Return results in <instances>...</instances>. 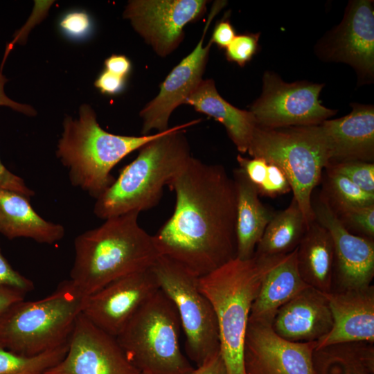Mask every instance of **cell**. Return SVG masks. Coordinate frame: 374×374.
<instances>
[{"label":"cell","mask_w":374,"mask_h":374,"mask_svg":"<svg viewBox=\"0 0 374 374\" xmlns=\"http://www.w3.org/2000/svg\"><path fill=\"white\" fill-rule=\"evenodd\" d=\"M184 104L221 123L238 150L247 152L257 125L255 118L250 111L238 109L225 100L219 94L214 80H202Z\"/></svg>","instance_id":"obj_23"},{"label":"cell","mask_w":374,"mask_h":374,"mask_svg":"<svg viewBox=\"0 0 374 374\" xmlns=\"http://www.w3.org/2000/svg\"><path fill=\"white\" fill-rule=\"evenodd\" d=\"M226 1L213 3L201 38L193 51L177 64L160 86L159 93L141 111L143 120L141 134L150 135L166 131L172 112L184 104L187 98L202 82L213 42L204 45L206 33L215 15L225 6Z\"/></svg>","instance_id":"obj_12"},{"label":"cell","mask_w":374,"mask_h":374,"mask_svg":"<svg viewBox=\"0 0 374 374\" xmlns=\"http://www.w3.org/2000/svg\"><path fill=\"white\" fill-rule=\"evenodd\" d=\"M125 78L104 70L95 81V86L103 93L114 95L120 93L125 87Z\"/></svg>","instance_id":"obj_39"},{"label":"cell","mask_w":374,"mask_h":374,"mask_svg":"<svg viewBox=\"0 0 374 374\" xmlns=\"http://www.w3.org/2000/svg\"><path fill=\"white\" fill-rule=\"evenodd\" d=\"M306 229L304 216L296 201L292 198L288 207L274 215L253 256L273 257L290 253L298 247Z\"/></svg>","instance_id":"obj_27"},{"label":"cell","mask_w":374,"mask_h":374,"mask_svg":"<svg viewBox=\"0 0 374 374\" xmlns=\"http://www.w3.org/2000/svg\"><path fill=\"white\" fill-rule=\"evenodd\" d=\"M271 326L292 342H317L330 331L332 317L324 293L308 287L277 311Z\"/></svg>","instance_id":"obj_19"},{"label":"cell","mask_w":374,"mask_h":374,"mask_svg":"<svg viewBox=\"0 0 374 374\" xmlns=\"http://www.w3.org/2000/svg\"><path fill=\"white\" fill-rule=\"evenodd\" d=\"M189 374H226L220 352L207 359L202 365L194 368Z\"/></svg>","instance_id":"obj_42"},{"label":"cell","mask_w":374,"mask_h":374,"mask_svg":"<svg viewBox=\"0 0 374 374\" xmlns=\"http://www.w3.org/2000/svg\"><path fill=\"white\" fill-rule=\"evenodd\" d=\"M296 248L290 253L277 256L264 274L251 305L249 321L271 324L283 305L310 287L298 271Z\"/></svg>","instance_id":"obj_21"},{"label":"cell","mask_w":374,"mask_h":374,"mask_svg":"<svg viewBox=\"0 0 374 374\" xmlns=\"http://www.w3.org/2000/svg\"><path fill=\"white\" fill-rule=\"evenodd\" d=\"M330 206L339 222L349 232L373 240L374 204L362 206Z\"/></svg>","instance_id":"obj_30"},{"label":"cell","mask_w":374,"mask_h":374,"mask_svg":"<svg viewBox=\"0 0 374 374\" xmlns=\"http://www.w3.org/2000/svg\"><path fill=\"white\" fill-rule=\"evenodd\" d=\"M314 374H374V343L348 341L315 348Z\"/></svg>","instance_id":"obj_26"},{"label":"cell","mask_w":374,"mask_h":374,"mask_svg":"<svg viewBox=\"0 0 374 374\" xmlns=\"http://www.w3.org/2000/svg\"><path fill=\"white\" fill-rule=\"evenodd\" d=\"M233 179L236 192L237 258L249 260L274 213L262 204L257 188L242 169L234 170Z\"/></svg>","instance_id":"obj_24"},{"label":"cell","mask_w":374,"mask_h":374,"mask_svg":"<svg viewBox=\"0 0 374 374\" xmlns=\"http://www.w3.org/2000/svg\"><path fill=\"white\" fill-rule=\"evenodd\" d=\"M69 341L37 355H24L0 346V374H44L66 355Z\"/></svg>","instance_id":"obj_28"},{"label":"cell","mask_w":374,"mask_h":374,"mask_svg":"<svg viewBox=\"0 0 374 374\" xmlns=\"http://www.w3.org/2000/svg\"><path fill=\"white\" fill-rule=\"evenodd\" d=\"M373 1H352L341 22L322 46L328 60L351 65L361 78L374 73V10Z\"/></svg>","instance_id":"obj_17"},{"label":"cell","mask_w":374,"mask_h":374,"mask_svg":"<svg viewBox=\"0 0 374 374\" xmlns=\"http://www.w3.org/2000/svg\"><path fill=\"white\" fill-rule=\"evenodd\" d=\"M59 25L66 36L73 39H80L90 33L92 24L87 12L75 10L65 14Z\"/></svg>","instance_id":"obj_33"},{"label":"cell","mask_w":374,"mask_h":374,"mask_svg":"<svg viewBox=\"0 0 374 374\" xmlns=\"http://www.w3.org/2000/svg\"><path fill=\"white\" fill-rule=\"evenodd\" d=\"M325 169L341 174L365 192L374 195V164L361 161L331 163Z\"/></svg>","instance_id":"obj_31"},{"label":"cell","mask_w":374,"mask_h":374,"mask_svg":"<svg viewBox=\"0 0 374 374\" xmlns=\"http://www.w3.org/2000/svg\"><path fill=\"white\" fill-rule=\"evenodd\" d=\"M105 70L125 78L131 70L130 60L123 55H112L105 60Z\"/></svg>","instance_id":"obj_41"},{"label":"cell","mask_w":374,"mask_h":374,"mask_svg":"<svg viewBox=\"0 0 374 374\" xmlns=\"http://www.w3.org/2000/svg\"><path fill=\"white\" fill-rule=\"evenodd\" d=\"M262 91L251 106L257 125L268 128L315 125L335 115L319 100L323 84L287 83L271 71L262 78Z\"/></svg>","instance_id":"obj_10"},{"label":"cell","mask_w":374,"mask_h":374,"mask_svg":"<svg viewBox=\"0 0 374 374\" xmlns=\"http://www.w3.org/2000/svg\"><path fill=\"white\" fill-rule=\"evenodd\" d=\"M44 374H141L129 361L116 337L104 332L82 313L69 339L63 359Z\"/></svg>","instance_id":"obj_14"},{"label":"cell","mask_w":374,"mask_h":374,"mask_svg":"<svg viewBox=\"0 0 374 374\" xmlns=\"http://www.w3.org/2000/svg\"><path fill=\"white\" fill-rule=\"evenodd\" d=\"M161 133L139 136L109 133L100 126L93 109L84 104L78 118H64L56 155L67 168L71 184L96 199L114 181L113 168Z\"/></svg>","instance_id":"obj_4"},{"label":"cell","mask_w":374,"mask_h":374,"mask_svg":"<svg viewBox=\"0 0 374 374\" xmlns=\"http://www.w3.org/2000/svg\"><path fill=\"white\" fill-rule=\"evenodd\" d=\"M199 121L172 127L141 148L136 158L96 199L94 214L106 220L155 206L163 187L168 186L191 157L185 130Z\"/></svg>","instance_id":"obj_3"},{"label":"cell","mask_w":374,"mask_h":374,"mask_svg":"<svg viewBox=\"0 0 374 374\" xmlns=\"http://www.w3.org/2000/svg\"><path fill=\"white\" fill-rule=\"evenodd\" d=\"M260 35V33L235 35L226 48V60L240 66H244L258 51Z\"/></svg>","instance_id":"obj_32"},{"label":"cell","mask_w":374,"mask_h":374,"mask_svg":"<svg viewBox=\"0 0 374 374\" xmlns=\"http://www.w3.org/2000/svg\"><path fill=\"white\" fill-rule=\"evenodd\" d=\"M181 329L175 304L159 289L116 339L129 361L142 374H189L194 368L181 352Z\"/></svg>","instance_id":"obj_8"},{"label":"cell","mask_w":374,"mask_h":374,"mask_svg":"<svg viewBox=\"0 0 374 374\" xmlns=\"http://www.w3.org/2000/svg\"><path fill=\"white\" fill-rule=\"evenodd\" d=\"M2 287L15 288L26 294L34 289V284L12 267L0 248V287Z\"/></svg>","instance_id":"obj_35"},{"label":"cell","mask_w":374,"mask_h":374,"mask_svg":"<svg viewBox=\"0 0 374 374\" xmlns=\"http://www.w3.org/2000/svg\"><path fill=\"white\" fill-rule=\"evenodd\" d=\"M12 48V46H10L8 44L6 46L3 61L0 66V106L9 107L13 110L19 112L27 116H35L37 114V112L32 107L28 105L21 104L13 101L12 100L9 98L4 92V85L8 82V79L3 74V67L4 66L6 57Z\"/></svg>","instance_id":"obj_38"},{"label":"cell","mask_w":374,"mask_h":374,"mask_svg":"<svg viewBox=\"0 0 374 374\" xmlns=\"http://www.w3.org/2000/svg\"><path fill=\"white\" fill-rule=\"evenodd\" d=\"M0 189L8 190L21 193L29 198L35 195L34 190L26 184L20 177L11 172L5 167L0 159Z\"/></svg>","instance_id":"obj_37"},{"label":"cell","mask_w":374,"mask_h":374,"mask_svg":"<svg viewBox=\"0 0 374 374\" xmlns=\"http://www.w3.org/2000/svg\"><path fill=\"white\" fill-rule=\"evenodd\" d=\"M351 106L353 110L348 115L319 124L327 148L328 164L347 161L373 163V106L357 103Z\"/></svg>","instance_id":"obj_18"},{"label":"cell","mask_w":374,"mask_h":374,"mask_svg":"<svg viewBox=\"0 0 374 374\" xmlns=\"http://www.w3.org/2000/svg\"><path fill=\"white\" fill-rule=\"evenodd\" d=\"M237 161L240 168L243 170L249 181L257 190L263 184L267 172L268 162L260 157L248 159L238 154Z\"/></svg>","instance_id":"obj_36"},{"label":"cell","mask_w":374,"mask_h":374,"mask_svg":"<svg viewBox=\"0 0 374 374\" xmlns=\"http://www.w3.org/2000/svg\"><path fill=\"white\" fill-rule=\"evenodd\" d=\"M290 190V183L283 170L275 163L268 162L267 176L258 189L259 195L274 197Z\"/></svg>","instance_id":"obj_34"},{"label":"cell","mask_w":374,"mask_h":374,"mask_svg":"<svg viewBox=\"0 0 374 374\" xmlns=\"http://www.w3.org/2000/svg\"><path fill=\"white\" fill-rule=\"evenodd\" d=\"M159 285L152 269L116 279L88 296L82 314L96 326L116 337Z\"/></svg>","instance_id":"obj_15"},{"label":"cell","mask_w":374,"mask_h":374,"mask_svg":"<svg viewBox=\"0 0 374 374\" xmlns=\"http://www.w3.org/2000/svg\"><path fill=\"white\" fill-rule=\"evenodd\" d=\"M52 3L53 1H35V7L37 8L36 16L35 13H33L31 17L27 21V23L24 25V26L21 28L19 30V31L17 32V34L15 36L14 40L11 42L12 45H14V44H15L16 42L21 43L22 42L25 41V37H27V34L28 31L33 27L32 23L34 22V24H37L39 22V21H35L34 19L42 12L47 11L50 6L52 4Z\"/></svg>","instance_id":"obj_44"},{"label":"cell","mask_w":374,"mask_h":374,"mask_svg":"<svg viewBox=\"0 0 374 374\" xmlns=\"http://www.w3.org/2000/svg\"><path fill=\"white\" fill-rule=\"evenodd\" d=\"M26 293L11 287H0V316L13 304L24 300Z\"/></svg>","instance_id":"obj_43"},{"label":"cell","mask_w":374,"mask_h":374,"mask_svg":"<svg viewBox=\"0 0 374 374\" xmlns=\"http://www.w3.org/2000/svg\"><path fill=\"white\" fill-rule=\"evenodd\" d=\"M159 288L175 304L186 337V350L197 366L220 352L213 308L199 287V278L171 260L159 256L151 267Z\"/></svg>","instance_id":"obj_9"},{"label":"cell","mask_w":374,"mask_h":374,"mask_svg":"<svg viewBox=\"0 0 374 374\" xmlns=\"http://www.w3.org/2000/svg\"><path fill=\"white\" fill-rule=\"evenodd\" d=\"M334 244L332 236L316 220L307 228L296 248V265L303 280L323 293L332 288Z\"/></svg>","instance_id":"obj_25"},{"label":"cell","mask_w":374,"mask_h":374,"mask_svg":"<svg viewBox=\"0 0 374 374\" xmlns=\"http://www.w3.org/2000/svg\"><path fill=\"white\" fill-rule=\"evenodd\" d=\"M168 186L174 211L153 235L160 256L197 278L237 258L236 192L225 168L191 157Z\"/></svg>","instance_id":"obj_1"},{"label":"cell","mask_w":374,"mask_h":374,"mask_svg":"<svg viewBox=\"0 0 374 374\" xmlns=\"http://www.w3.org/2000/svg\"><path fill=\"white\" fill-rule=\"evenodd\" d=\"M29 197L0 189V234L8 239L26 238L41 244H53L65 235L64 227L42 217Z\"/></svg>","instance_id":"obj_22"},{"label":"cell","mask_w":374,"mask_h":374,"mask_svg":"<svg viewBox=\"0 0 374 374\" xmlns=\"http://www.w3.org/2000/svg\"><path fill=\"white\" fill-rule=\"evenodd\" d=\"M235 31L227 19L223 18L214 28L211 40L220 48H226L235 37Z\"/></svg>","instance_id":"obj_40"},{"label":"cell","mask_w":374,"mask_h":374,"mask_svg":"<svg viewBox=\"0 0 374 374\" xmlns=\"http://www.w3.org/2000/svg\"><path fill=\"white\" fill-rule=\"evenodd\" d=\"M247 152L283 170L308 228L314 221L312 193L329 162L319 124L280 128L256 125Z\"/></svg>","instance_id":"obj_7"},{"label":"cell","mask_w":374,"mask_h":374,"mask_svg":"<svg viewBox=\"0 0 374 374\" xmlns=\"http://www.w3.org/2000/svg\"><path fill=\"white\" fill-rule=\"evenodd\" d=\"M277 256L235 258L198 279L216 315L226 374H245L244 343L251 305L264 274Z\"/></svg>","instance_id":"obj_5"},{"label":"cell","mask_w":374,"mask_h":374,"mask_svg":"<svg viewBox=\"0 0 374 374\" xmlns=\"http://www.w3.org/2000/svg\"><path fill=\"white\" fill-rule=\"evenodd\" d=\"M326 170V192L323 194L330 204L354 206L374 204V195L365 192L346 177Z\"/></svg>","instance_id":"obj_29"},{"label":"cell","mask_w":374,"mask_h":374,"mask_svg":"<svg viewBox=\"0 0 374 374\" xmlns=\"http://www.w3.org/2000/svg\"><path fill=\"white\" fill-rule=\"evenodd\" d=\"M141 374H142V373H141Z\"/></svg>","instance_id":"obj_45"},{"label":"cell","mask_w":374,"mask_h":374,"mask_svg":"<svg viewBox=\"0 0 374 374\" xmlns=\"http://www.w3.org/2000/svg\"><path fill=\"white\" fill-rule=\"evenodd\" d=\"M205 0H132L123 17L160 57L172 53L183 41L184 27L206 12Z\"/></svg>","instance_id":"obj_11"},{"label":"cell","mask_w":374,"mask_h":374,"mask_svg":"<svg viewBox=\"0 0 374 374\" xmlns=\"http://www.w3.org/2000/svg\"><path fill=\"white\" fill-rule=\"evenodd\" d=\"M139 215L133 211L109 217L75 238L69 280L84 296L151 268L160 256L153 235L139 225Z\"/></svg>","instance_id":"obj_2"},{"label":"cell","mask_w":374,"mask_h":374,"mask_svg":"<svg viewBox=\"0 0 374 374\" xmlns=\"http://www.w3.org/2000/svg\"><path fill=\"white\" fill-rule=\"evenodd\" d=\"M316 346L317 342L287 341L271 324L249 321L243 351L245 374H314Z\"/></svg>","instance_id":"obj_16"},{"label":"cell","mask_w":374,"mask_h":374,"mask_svg":"<svg viewBox=\"0 0 374 374\" xmlns=\"http://www.w3.org/2000/svg\"><path fill=\"white\" fill-rule=\"evenodd\" d=\"M86 298L66 280L43 299L13 304L0 316V346L34 355L65 344Z\"/></svg>","instance_id":"obj_6"},{"label":"cell","mask_w":374,"mask_h":374,"mask_svg":"<svg viewBox=\"0 0 374 374\" xmlns=\"http://www.w3.org/2000/svg\"><path fill=\"white\" fill-rule=\"evenodd\" d=\"M314 220L330 232L334 244L331 292L368 287L374 277V240L349 232L339 222L323 193L312 202Z\"/></svg>","instance_id":"obj_13"},{"label":"cell","mask_w":374,"mask_h":374,"mask_svg":"<svg viewBox=\"0 0 374 374\" xmlns=\"http://www.w3.org/2000/svg\"><path fill=\"white\" fill-rule=\"evenodd\" d=\"M332 327L317 342L315 348L348 342L374 343V286L340 292L324 293Z\"/></svg>","instance_id":"obj_20"}]
</instances>
